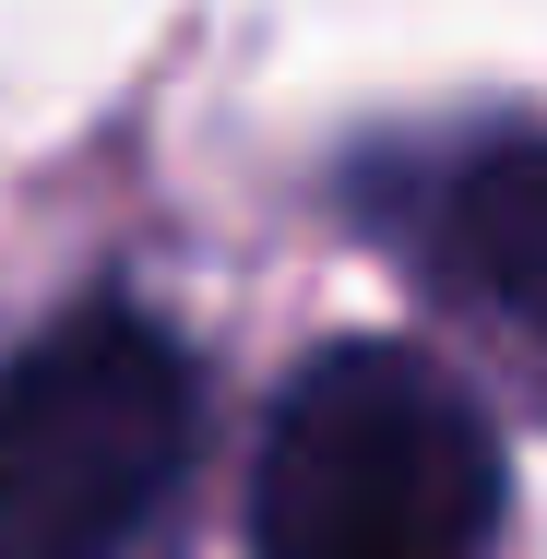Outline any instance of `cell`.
<instances>
[{
	"instance_id": "6da1fadb",
	"label": "cell",
	"mask_w": 547,
	"mask_h": 559,
	"mask_svg": "<svg viewBox=\"0 0 547 559\" xmlns=\"http://www.w3.org/2000/svg\"><path fill=\"white\" fill-rule=\"evenodd\" d=\"M500 429L476 393L393 334L322 345L250 476V559H488L500 536Z\"/></svg>"
},
{
	"instance_id": "7a4b0ae2",
	"label": "cell",
	"mask_w": 547,
	"mask_h": 559,
	"mask_svg": "<svg viewBox=\"0 0 547 559\" xmlns=\"http://www.w3.org/2000/svg\"><path fill=\"white\" fill-rule=\"evenodd\" d=\"M203 429L191 345L143 310H84L0 369V559H119Z\"/></svg>"
},
{
	"instance_id": "3957f363",
	"label": "cell",
	"mask_w": 547,
	"mask_h": 559,
	"mask_svg": "<svg viewBox=\"0 0 547 559\" xmlns=\"http://www.w3.org/2000/svg\"><path fill=\"white\" fill-rule=\"evenodd\" d=\"M440 238H452V262L476 274V298H500V310L547 345V131L476 155V167L452 179Z\"/></svg>"
}]
</instances>
